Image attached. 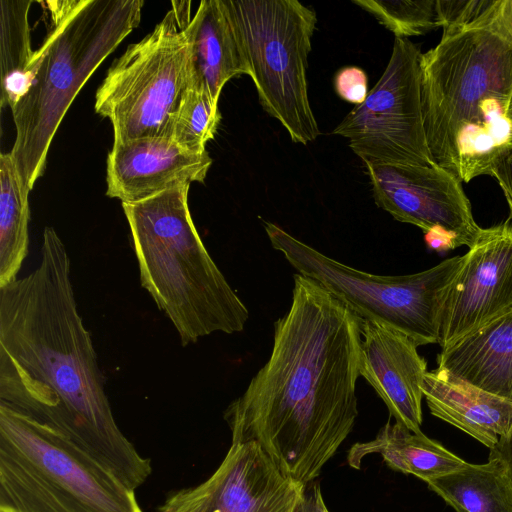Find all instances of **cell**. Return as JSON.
Returning <instances> with one entry per match:
<instances>
[{
    "mask_svg": "<svg viewBox=\"0 0 512 512\" xmlns=\"http://www.w3.org/2000/svg\"><path fill=\"white\" fill-rule=\"evenodd\" d=\"M360 376L374 388L397 423L414 433L422 424V380L426 360L406 334L363 320Z\"/></svg>",
    "mask_w": 512,
    "mask_h": 512,
    "instance_id": "cell-15",
    "label": "cell"
},
{
    "mask_svg": "<svg viewBox=\"0 0 512 512\" xmlns=\"http://www.w3.org/2000/svg\"><path fill=\"white\" fill-rule=\"evenodd\" d=\"M212 164L207 151L194 153L168 137L114 143L107 156V196L122 203L144 200L182 184L203 182Z\"/></svg>",
    "mask_w": 512,
    "mask_h": 512,
    "instance_id": "cell-14",
    "label": "cell"
},
{
    "mask_svg": "<svg viewBox=\"0 0 512 512\" xmlns=\"http://www.w3.org/2000/svg\"><path fill=\"white\" fill-rule=\"evenodd\" d=\"M32 0L0 1V105L10 108L27 92L35 51L28 21Z\"/></svg>",
    "mask_w": 512,
    "mask_h": 512,
    "instance_id": "cell-22",
    "label": "cell"
},
{
    "mask_svg": "<svg viewBox=\"0 0 512 512\" xmlns=\"http://www.w3.org/2000/svg\"><path fill=\"white\" fill-rule=\"evenodd\" d=\"M512 32L493 13L475 25L443 30L421 57L424 128L433 160L461 182L490 173L512 142Z\"/></svg>",
    "mask_w": 512,
    "mask_h": 512,
    "instance_id": "cell-3",
    "label": "cell"
},
{
    "mask_svg": "<svg viewBox=\"0 0 512 512\" xmlns=\"http://www.w3.org/2000/svg\"><path fill=\"white\" fill-rule=\"evenodd\" d=\"M489 456L502 459L512 475V429L507 436L500 438L493 449L489 450Z\"/></svg>",
    "mask_w": 512,
    "mask_h": 512,
    "instance_id": "cell-30",
    "label": "cell"
},
{
    "mask_svg": "<svg viewBox=\"0 0 512 512\" xmlns=\"http://www.w3.org/2000/svg\"><path fill=\"white\" fill-rule=\"evenodd\" d=\"M420 49L395 38L390 60L365 101L332 134L348 139L364 164L431 166L422 112Z\"/></svg>",
    "mask_w": 512,
    "mask_h": 512,
    "instance_id": "cell-10",
    "label": "cell"
},
{
    "mask_svg": "<svg viewBox=\"0 0 512 512\" xmlns=\"http://www.w3.org/2000/svg\"><path fill=\"white\" fill-rule=\"evenodd\" d=\"M294 512H329L318 481L306 485L303 498Z\"/></svg>",
    "mask_w": 512,
    "mask_h": 512,
    "instance_id": "cell-28",
    "label": "cell"
},
{
    "mask_svg": "<svg viewBox=\"0 0 512 512\" xmlns=\"http://www.w3.org/2000/svg\"><path fill=\"white\" fill-rule=\"evenodd\" d=\"M430 413L493 449L512 429V402L436 368L421 384Z\"/></svg>",
    "mask_w": 512,
    "mask_h": 512,
    "instance_id": "cell-16",
    "label": "cell"
},
{
    "mask_svg": "<svg viewBox=\"0 0 512 512\" xmlns=\"http://www.w3.org/2000/svg\"><path fill=\"white\" fill-rule=\"evenodd\" d=\"M29 193L11 153H1L0 287L17 279L28 253Z\"/></svg>",
    "mask_w": 512,
    "mask_h": 512,
    "instance_id": "cell-21",
    "label": "cell"
},
{
    "mask_svg": "<svg viewBox=\"0 0 512 512\" xmlns=\"http://www.w3.org/2000/svg\"><path fill=\"white\" fill-rule=\"evenodd\" d=\"M172 5L152 32L113 62L95 94V112L110 120L114 143L169 138L190 84L189 6Z\"/></svg>",
    "mask_w": 512,
    "mask_h": 512,
    "instance_id": "cell-9",
    "label": "cell"
},
{
    "mask_svg": "<svg viewBox=\"0 0 512 512\" xmlns=\"http://www.w3.org/2000/svg\"><path fill=\"white\" fill-rule=\"evenodd\" d=\"M0 512H143L135 491L60 433L0 405Z\"/></svg>",
    "mask_w": 512,
    "mask_h": 512,
    "instance_id": "cell-6",
    "label": "cell"
},
{
    "mask_svg": "<svg viewBox=\"0 0 512 512\" xmlns=\"http://www.w3.org/2000/svg\"><path fill=\"white\" fill-rule=\"evenodd\" d=\"M438 368L512 402V310L442 349Z\"/></svg>",
    "mask_w": 512,
    "mask_h": 512,
    "instance_id": "cell-18",
    "label": "cell"
},
{
    "mask_svg": "<svg viewBox=\"0 0 512 512\" xmlns=\"http://www.w3.org/2000/svg\"><path fill=\"white\" fill-rule=\"evenodd\" d=\"M371 13L395 38L425 34L441 26L437 0H353Z\"/></svg>",
    "mask_w": 512,
    "mask_h": 512,
    "instance_id": "cell-24",
    "label": "cell"
},
{
    "mask_svg": "<svg viewBox=\"0 0 512 512\" xmlns=\"http://www.w3.org/2000/svg\"><path fill=\"white\" fill-rule=\"evenodd\" d=\"M50 25L27 70L29 88L11 107L10 151L26 188L43 175L55 133L82 86L140 23L143 0L47 1Z\"/></svg>",
    "mask_w": 512,
    "mask_h": 512,
    "instance_id": "cell-4",
    "label": "cell"
},
{
    "mask_svg": "<svg viewBox=\"0 0 512 512\" xmlns=\"http://www.w3.org/2000/svg\"><path fill=\"white\" fill-rule=\"evenodd\" d=\"M512 310V220L481 228L463 255L442 308L438 344L447 348Z\"/></svg>",
    "mask_w": 512,
    "mask_h": 512,
    "instance_id": "cell-13",
    "label": "cell"
},
{
    "mask_svg": "<svg viewBox=\"0 0 512 512\" xmlns=\"http://www.w3.org/2000/svg\"><path fill=\"white\" fill-rule=\"evenodd\" d=\"M379 454L394 471L414 475L424 482L462 468L466 461L424 433H414L404 425L389 421L374 439L350 448L347 461L360 469L364 457Z\"/></svg>",
    "mask_w": 512,
    "mask_h": 512,
    "instance_id": "cell-19",
    "label": "cell"
},
{
    "mask_svg": "<svg viewBox=\"0 0 512 512\" xmlns=\"http://www.w3.org/2000/svg\"><path fill=\"white\" fill-rule=\"evenodd\" d=\"M190 45V86L219 102L233 77L250 75L223 0H203L186 27Z\"/></svg>",
    "mask_w": 512,
    "mask_h": 512,
    "instance_id": "cell-17",
    "label": "cell"
},
{
    "mask_svg": "<svg viewBox=\"0 0 512 512\" xmlns=\"http://www.w3.org/2000/svg\"><path fill=\"white\" fill-rule=\"evenodd\" d=\"M263 109L295 143L320 130L308 97L307 66L317 16L297 0H223Z\"/></svg>",
    "mask_w": 512,
    "mask_h": 512,
    "instance_id": "cell-8",
    "label": "cell"
},
{
    "mask_svg": "<svg viewBox=\"0 0 512 512\" xmlns=\"http://www.w3.org/2000/svg\"><path fill=\"white\" fill-rule=\"evenodd\" d=\"M189 187L122 203L141 285L169 318L182 346L215 332H241L249 318L196 230Z\"/></svg>",
    "mask_w": 512,
    "mask_h": 512,
    "instance_id": "cell-5",
    "label": "cell"
},
{
    "mask_svg": "<svg viewBox=\"0 0 512 512\" xmlns=\"http://www.w3.org/2000/svg\"><path fill=\"white\" fill-rule=\"evenodd\" d=\"M497 0H437L443 30L460 29L484 21Z\"/></svg>",
    "mask_w": 512,
    "mask_h": 512,
    "instance_id": "cell-25",
    "label": "cell"
},
{
    "mask_svg": "<svg viewBox=\"0 0 512 512\" xmlns=\"http://www.w3.org/2000/svg\"><path fill=\"white\" fill-rule=\"evenodd\" d=\"M424 241L427 247L435 252H446L457 248L453 235L440 227L424 232Z\"/></svg>",
    "mask_w": 512,
    "mask_h": 512,
    "instance_id": "cell-29",
    "label": "cell"
},
{
    "mask_svg": "<svg viewBox=\"0 0 512 512\" xmlns=\"http://www.w3.org/2000/svg\"><path fill=\"white\" fill-rule=\"evenodd\" d=\"M66 246L45 227L40 262L0 287V405L60 433L132 490L152 472L118 427Z\"/></svg>",
    "mask_w": 512,
    "mask_h": 512,
    "instance_id": "cell-1",
    "label": "cell"
},
{
    "mask_svg": "<svg viewBox=\"0 0 512 512\" xmlns=\"http://www.w3.org/2000/svg\"><path fill=\"white\" fill-rule=\"evenodd\" d=\"M334 87L340 98L355 106L362 104L369 93L367 75L356 66L338 70L334 77Z\"/></svg>",
    "mask_w": 512,
    "mask_h": 512,
    "instance_id": "cell-26",
    "label": "cell"
},
{
    "mask_svg": "<svg viewBox=\"0 0 512 512\" xmlns=\"http://www.w3.org/2000/svg\"><path fill=\"white\" fill-rule=\"evenodd\" d=\"M307 484L285 476L255 443H234L201 484L178 490L160 512H294Z\"/></svg>",
    "mask_w": 512,
    "mask_h": 512,
    "instance_id": "cell-11",
    "label": "cell"
},
{
    "mask_svg": "<svg viewBox=\"0 0 512 512\" xmlns=\"http://www.w3.org/2000/svg\"><path fill=\"white\" fill-rule=\"evenodd\" d=\"M362 321L317 281L295 274L268 361L224 412L231 442L255 443L285 476L315 481L358 416Z\"/></svg>",
    "mask_w": 512,
    "mask_h": 512,
    "instance_id": "cell-2",
    "label": "cell"
},
{
    "mask_svg": "<svg viewBox=\"0 0 512 512\" xmlns=\"http://www.w3.org/2000/svg\"><path fill=\"white\" fill-rule=\"evenodd\" d=\"M455 512H512V475L507 464L489 456L426 483Z\"/></svg>",
    "mask_w": 512,
    "mask_h": 512,
    "instance_id": "cell-20",
    "label": "cell"
},
{
    "mask_svg": "<svg viewBox=\"0 0 512 512\" xmlns=\"http://www.w3.org/2000/svg\"><path fill=\"white\" fill-rule=\"evenodd\" d=\"M376 205L394 219L426 232L440 227L457 247L471 245L481 228L461 181L437 163L431 166L365 164Z\"/></svg>",
    "mask_w": 512,
    "mask_h": 512,
    "instance_id": "cell-12",
    "label": "cell"
},
{
    "mask_svg": "<svg viewBox=\"0 0 512 512\" xmlns=\"http://www.w3.org/2000/svg\"><path fill=\"white\" fill-rule=\"evenodd\" d=\"M507 119L510 123L511 132H512V93H511L508 108H507Z\"/></svg>",
    "mask_w": 512,
    "mask_h": 512,
    "instance_id": "cell-31",
    "label": "cell"
},
{
    "mask_svg": "<svg viewBox=\"0 0 512 512\" xmlns=\"http://www.w3.org/2000/svg\"><path fill=\"white\" fill-rule=\"evenodd\" d=\"M489 175L496 178L506 197L512 220V142L493 160Z\"/></svg>",
    "mask_w": 512,
    "mask_h": 512,
    "instance_id": "cell-27",
    "label": "cell"
},
{
    "mask_svg": "<svg viewBox=\"0 0 512 512\" xmlns=\"http://www.w3.org/2000/svg\"><path fill=\"white\" fill-rule=\"evenodd\" d=\"M264 228L272 247L299 274L317 281L362 320L398 330L417 346L438 343L444 300L463 256L413 274L382 276L341 263L275 223L264 222Z\"/></svg>",
    "mask_w": 512,
    "mask_h": 512,
    "instance_id": "cell-7",
    "label": "cell"
},
{
    "mask_svg": "<svg viewBox=\"0 0 512 512\" xmlns=\"http://www.w3.org/2000/svg\"><path fill=\"white\" fill-rule=\"evenodd\" d=\"M220 120L218 102L189 85L173 116L169 138L190 152H205V146L214 138Z\"/></svg>",
    "mask_w": 512,
    "mask_h": 512,
    "instance_id": "cell-23",
    "label": "cell"
}]
</instances>
